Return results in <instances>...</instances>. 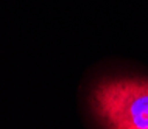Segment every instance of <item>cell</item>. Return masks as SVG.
I'll list each match as a JSON object with an SVG mask.
<instances>
[{"mask_svg":"<svg viewBox=\"0 0 148 129\" xmlns=\"http://www.w3.org/2000/svg\"><path fill=\"white\" fill-rule=\"evenodd\" d=\"M95 118L111 129H148V78H112L90 95Z\"/></svg>","mask_w":148,"mask_h":129,"instance_id":"obj_1","label":"cell"}]
</instances>
